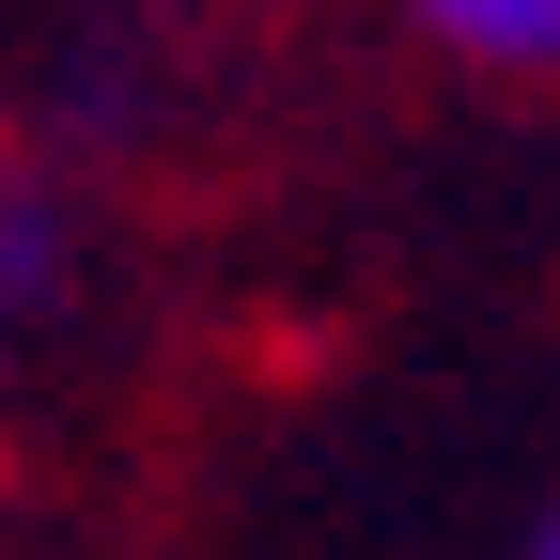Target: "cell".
<instances>
[{"mask_svg":"<svg viewBox=\"0 0 560 560\" xmlns=\"http://www.w3.org/2000/svg\"><path fill=\"white\" fill-rule=\"evenodd\" d=\"M405 32L467 79H560V0H405Z\"/></svg>","mask_w":560,"mask_h":560,"instance_id":"6da1fadb","label":"cell"},{"mask_svg":"<svg viewBox=\"0 0 560 560\" xmlns=\"http://www.w3.org/2000/svg\"><path fill=\"white\" fill-rule=\"evenodd\" d=\"M62 280H79V219H62L47 172H0V342L62 312Z\"/></svg>","mask_w":560,"mask_h":560,"instance_id":"7a4b0ae2","label":"cell"},{"mask_svg":"<svg viewBox=\"0 0 560 560\" xmlns=\"http://www.w3.org/2000/svg\"><path fill=\"white\" fill-rule=\"evenodd\" d=\"M529 560H560V499H545V529H529Z\"/></svg>","mask_w":560,"mask_h":560,"instance_id":"3957f363","label":"cell"}]
</instances>
